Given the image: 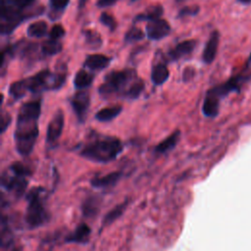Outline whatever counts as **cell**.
Segmentation results:
<instances>
[{
	"instance_id": "6da1fadb",
	"label": "cell",
	"mask_w": 251,
	"mask_h": 251,
	"mask_svg": "<svg viewBox=\"0 0 251 251\" xmlns=\"http://www.w3.org/2000/svg\"><path fill=\"white\" fill-rule=\"evenodd\" d=\"M41 113V102L39 100L24 103L19 109L14 131L15 147L17 152L26 157L32 153L38 134V120Z\"/></svg>"
},
{
	"instance_id": "7a4b0ae2",
	"label": "cell",
	"mask_w": 251,
	"mask_h": 251,
	"mask_svg": "<svg viewBox=\"0 0 251 251\" xmlns=\"http://www.w3.org/2000/svg\"><path fill=\"white\" fill-rule=\"evenodd\" d=\"M124 150V144L117 136L93 132L78 146V154L91 162L107 164L115 159Z\"/></svg>"
},
{
	"instance_id": "3957f363",
	"label": "cell",
	"mask_w": 251,
	"mask_h": 251,
	"mask_svg": "<svg viewBox=\"0 0 251 251\" xmlns=\"http://www.w3.org/2000/svg\"><path fill=\"white\" fill-rule=\"evenodd\" d=\"M66 81V74H52L49 70H43L36 75L22 80L13 82L9 87V94L16 100L23 98L26 92L40 93L44 90H57Z\"/></svg>"
},
{
	"instance_id": "277c9868",
	"label": "cell",
	"mask_w": 251,
	"mask_h": 251,
	"mask_svg": "<svg viewBox=\"0 0 251 251\" xmlns=\"http://www.w3.org/2000/svg\"><path fill=\"white\" fill-rule=\"evenodd\" d=\"M26 209L25 222L28 228H37L45 225L49 220V213L45 206V189L43 187L31 188L26 196Z\"/></svg>"
},
{
	"instance_id": "5b68a950",
	"label": "cell",
	"mask_w": 251,
	"mask_h": 251,
	"mask_svg": "<svg viewBox=\"0 0 251 251\" xmlns=\"http://www.w3.org/2000/svg\"><path fill=\"white\" fill-rule=\"evenodd\" d=\"M31 176L30 168L20 162L10 165L1 175V186L9 194L21 198L28 184V177Z\"/></svg>"
},
{
	"instance_id": "8992f818",
	"label": "cell",
	"mask_w": 251,
	"mask_h": 251,
	"mask_svg": "<svg viewBox=\"0 0 251 251\" xmlns=\"http://www.w3.org/2000/svg\"><path fill=\"white\" fill-rule=\"evenodd\" d=\"M135 78L137 77L133 70L113 71L105 76L104 82L98 88V92L104 98L118 94L125 97L126 92Z\"/></svg>"
},
{
	"instance_id": "52a82bcc",
	"label": "cell",
	"mask_w": 251,
	"mask_h": 251,
	"mask_svg": "<svg viewBox=\"0 0 251 251\" xmlns=\"http://www.w3.org/2000/svg\"><path fill=\"white\" fill-rule=\"evenodd\" d=\"M247 78V75H243L242 74H238L237 75H234L232 77H230L228 80H226V82L219 84L213 88H211L210 90L207 91V95L217 99L218 101H220L221 98H223L224 96L227 95L229 92L232 91H238L240 88L241 83Z\"/></svg>"
},
{
	"instance_id": "ba28073f",
	"label": "cell",
	"mask_w": 251,
	"mask_h": 251,
	"mask_svg": "<svg viewBox=\"0 0 251 251\" xmlns=\"http://www.w3.org/2000/svg\"><path fill=\"white\" fill-rule=\"evenodd\" d=\"M65 124V117L62 110H58L53 117L51 118L50 122L47 126L46 130V143L49 147H54L58 140L60 139V136L63 132V127Z\"/></svg>"
},
{
	"instance_id": "9c48e42d",
	"label": "cell",
	"mask_w": 251,
	"mask_h": 251,
	"mask_svg": "<svg viewBox=\"0 0 251 251\" xmlns=\"http://www.w3.org/2000/svg\"><path fill=\"white\" fill-rule=\"evenodd\" d=\"M70 103L77 118V121L79 123H83L86 119L87 112L90 106L89 93L84 90H78L72 96Z\"/></svg>"
},
{
	"instance_id": "30bf717a",
	"label": "cell",
	"mask_w": 251,
	"mask_h": 251,
	"mask_svg": "<svg viewBox=\"0 0 251 251\" xmlns=\"http://www.w3.org/2000/svg\"><path fill=\"white\" fill-rule=\"evenodd\" d=\"M170 32L171 25L163 19L150 21L146 25V34L150 40H160L169 35Z\"/></svg>"
},
{
	"instance_id": "8fae6325",
	"label": "cell",
	"mask_w": 251,
	"mask_h": 251,
	"mask_svg": "<svg viewBox=\"0 0 251 251\" xmlns=\"http://www.w3.org/2000/svg\"><path fill=\"white\" fill-rule=\"evenodd\" d=\"M219 42H220V33L218 32V30H214L210 34L209 39L206 42L205 48L202 53V60L205 64H211L215 60L218 52Z\"/></svg>"
},
{
	"instance_id": "7c38bea8",
	"label": "cell",
	"mask_w": 251,
	"mask_h": 251,
	"mask_svg": "<svg viewBox=\"0 0 251 251\" xmlns=\"http://www.w3.org/2000/svg\"><path fill=\"white\" fill-rule=\"evenodd\" d=\"M90 233H91V228L86 224H80L75 228L74 231H72L65 237V242L86 244L89 241Z\"/></svg>"
},
{
	"instance_id": "4fadbf2b",
	"label": "cell",
	"mask_w": 251,
	"mask_h": 251,
	"mask_svg": "<svg viewBox=\"0 0 251 251\" xmlns=\"http://www.w3.org/2000/svg\"><path fill=\"white\" fill-rule=\"evenodd\" d=\"M123 174L122 172H112L110 174H107L103 176H94L91 178L90 183L93 187L99 188V189H106V188H111L115 186L118 181L122 178Z\"/></svg>"
},
{
	"instance_id": "5bb4252c",
	"label": "cell",
	"mask_w": 251,
	"mask_h": 251,
	"mask_svg": "<svg viewBox=\"0 0 251 251\" xmlns=\"http://www.w3.org/2000/svg\"><path fill=\"white\" fill-rule=\"evenodd\" d=\"M196 40L194 39H189V40H184L180 43H178L174 49H172L169 53L168 56L170 57L171 60L176 61L188 54H190L195 46H196Z\"/></svg>"
},
{
	"instance_id": "9a60e30c",
	"label": "cell",
	"mask_w": 251,
	"mask_h": 251,
	"mask_svg": "<svg viewBox=\"0 0 251 251\" xmlns=\"http://www.w3.org/2000/svg\"><path fill=\"white\" fill-rule=\"evenodd\" d=\"M180 136V131L176 130L173 133H171L169 136H167L165 139H163L160 143H158L154 148V153L158 155L166 154L169 151L173 150L176 145L177 144Z\"/></svg>"
},
{
	"instance_id": "2e32d148",
	"label": "cell",
	"mask_w": 251,
	"mask_h": 251,
	"mask_svg": "<svg viewBox=\"0 0 251 251\" xmlns=\"http://www.w3.org/2000/svg\"><path fill=\"white\" fill-rule=\"evenodd\" d=\"M111 59L103 54H92L86 57L84 67L91 71H100L106 69L110 65Z\"/></svg>"
},
{
	"instance_id": "e0dca14e",
	"label": "cell",
	"mask_w": 251,
	"mask_h": 251,
	"mask_svg": "<svg viewBox=\"0 0 251 251\" xmlns=\"http://www.w3.org/2000/svg\"><path fill=\"white\" fill-rule=\"evenodd\" d=\"M123 111V107L120 105H115L111 107H106L103 109H100L95 114V119L101 123H106L114 120L117 118L121 112Z\"/></svg>"
},
{
	"instance_id": "ac0fdd59",
	"label": "cell",
	"mask_w": 251,
	"mask_h": 251,
	"mask_svg": "<svg viewBox=\"0 0 251 251\" xmlns=\"http://www.w3.org/2000/svg\"><path fill=\"white\" fill-rule=\"evenodd\" d=\"M169 75V70L164 64H157L151 71V80L153 84L157 86L164 84L168 80Z\"/></svg>"
},
{
	"instance_id": "d6986e66",
	"label": "cell",
	"mask_w": 251,
	"mask_h": 251,
	"mask_svg": "<svg viewBox=\"0 0 251 251\" xmlns=\"http://www.w3.org/2000/svg\"><path fill=\"white\" fill-rule=\"evenodd\" d=\"M93 79H94V76L92 74L84 70H80L75 74L74 77V85L76 89L82 90L86 87H89L93 82Z\"/></svg>"
},
{
	"instance_id": "ffe728a7",
	"label": "cell",
	"mask_w": 251,
	"mask_h": 251,
	"mask_svg": "<svg viewBox=\"0 0 251 251\" xmlns=\"http://www.w3.org/2000/svg\"><path fill=\"white\" fill-rule=\"evenodd\" d=\"M163 7L161 5H153L147 8V10L144 13L138 14L135 19L134 22H138V21H154V20H158L160 19V17L163 15Z\"/></svg>"
},
{
	"instance_id": "44dd1931",
	"label": "cell",
	"mask_w": 251,
	"mask_h": 251,
	"mask_svg": "<svg viewBox=\"0 0 251 251\" xmlns=\"http://www.w3.org/2000/svg\"><path fill=\"white\" fill-rule=\"evenodd\" d=\"M48 25L45 21H37L31 23L26 29V33L29 37L39 38L47 33Z\"/></svg>"
},
{
	"instance_id": "7402d4cb",
	"label": "cell",
	"mask_w": 251,
	"mask_h": 251,
	"mask_svg": "<svg viewBox=\"0 0 251 251\" xmlns=\"http://www.w3.org/2000/svg\"><path fill=\"white\" fill-rule=\"evenodd\" d=\"M127 206V201H124L123 203L117 205L116 207H114L112 210H110L104 217L103 219V226H106L108 225H111L114 221H116L118 218H120L123 213L125 212V210L126 209Z\"/></svg>"
},
{
	"instance_id": "603a6c76",
	"label": "cell",
	"mask_w": 251,
	"mask_h": 251,
	"mask_svg": "<svg viewBox=\"0 0 251 251\" xmlns=\"http://www.w3.org/2000/svg\"><path fill=\"white\" fill-rule=\"evenodd\" d=\"M83 33L85 38V44L89 49H99L102 46V37L96 30L86 29L83 31Z\"/></svg>"
},
{
	"instance_id": "cb8c5ba5",
	"label": "cell",
	"mask_w": 251,
	"mask_h": 251,
	"mask_svg": "<svg viewBox=\"0 0 251 251\" xmlns=\"http://www.w3.org/2000/svg\"><path fill=\"white\" fill-rule=\"evenodd\" d=\"M63 49L61 42L55 39H48L41 44V52L46 56H53L60 53Z\"/></svg>"
},
{
	"instance_id": "d4e9b609",
	"label": "cell",
	"mask_w": 251,
	"mask_h": 251,
	"mask_svg": "<svg viewBox=\"0 0 251 251\" xmlns=\"http://www.w3.org/2000/svg\"><path fill=\"white\" fill-rule=\"evenodd\" d=\"M81 211L84 217H94L99 211V202L97 198L89 197L85 199L81 206Z\"/></svg>"
},
{
	"instance_id": "484cf974",
	"label": "cell",
	"mask_w": 251,
	"mask_h": 251,
	"mask_svg": "<svg viewBox=\"0 0 251 251\" xmlns=\"http://www.w3.org/2000/svg\"><path fill=\"white\" fill-rule=\"evenodd\" d=\"M144 87H145L144 81L141 78H136L131 83V85L128 87L127 91L126 92L125 98L131 99V100L137 99L140 96V94L142 93V91L144 90Z\"/></svg>"
},
{
	"instance_id": "4316f807",
	"label": "cell",
	"mask_w": 251,
	"mask_h": 251,
	"mask_svg": "<svg viewBox=\"0 0 251 251\" xmlns=\"http://www.w3.org/2000/svg\"><path fill=\"white\" fill-rule=\"evenodd\" d=\"M144 38V32L135 26H132L128 29V31L125 34V41L126 43H132L135 41L142 40Z\"/></svg>"
},
{
	"instance_id": "83f0119b",
	"label": "cell",
	"mask_w": 251,
	"mask_h": 251,
	"mask_svg": "<svg viewBox=\"0 0 251 251\" xmlns=\"http://www.w3.org/2000/svg\"><path fill=\"white\" fill-rule=\"evenodd\" d=\"M99 21H100V23H101L103 25L107 26L111 31H114V30L117 28V25H118L117 21H116L115 18H114L111 14H109V13H106V12L102 13V14L100 15Z\"/></svg>"
},
{
	"instance_id": "f1b7e54d",
	"label": "cell",
	"mask_w": 251,
	"mask_h": 251,
	"mask_svg": "<svg viewBox=\"0 0 251 251\" xmlns=\"http://www.w3.org/2000/svg\"><path fill=\"white\" fill-rule=\"evenodd\" d=\"M199 6L192 5V6H186L180 9L177 13V18H183L187 16H196L199 13Z\"/></svg>"
},
{
	"instance_id": "f546056e",
	"label": "cell",
	"mask_w": 251,
	"mask_h": 251,
	"mask_svg": "<svg viewBox=\"0 0 251 251\" xmlns=\"http://www.w3.org/2000/svg\"><path fill=\"white\" fill-rule=\"evenodd\" d=\"M64 35H65V29L61 25H53L49 32V38L55 39V40H59Z\"/></svg>"
},
{
	"instance_id": "4dcf8cb0",
	"label": "cell",
	"mask_w": 251,
	"mask_h": 251,
	"mask_svg": "<svg viewBox=\"0 0 251 251\" xmlns=\"http://www.w3.org/2000/svg\"><path fill=\"white\" fill-rule=\"evenodd\" d=\"M49 3L51 9L55 12H58L66 9L70 3V0H49Z\"/></svg>"
},
{
	"instance_id": "1f68e13d",
	"label": "cell",
	"mask_w": 251,
	"mask_h": 251,
	"mask_svg": "<svg viewBox=\"0 0 251 251\" xmlns=\"http://www.w3.org/2000/svg\"><path fill=\"white\" fill-rule=\"evenodd\" d=\"M195 75V71L193 68L191 67H187L184 69L183 71V74H182V78L184 81H187V80H190Z\"/></svg>"
},
{
	"instance_id": "d6a6232c",
	"label": "cell",
	"mask_w": 251,
	"mask_h": 251,
	"mask_svg": "<svg viewBox=\"0 0 251 251\" xmlns=\"http://www.w3.org/2000/svg\"><path fill=\"white\" fill-rule=\"evenodd\" d=\"M10 123H11V117H10L9 113L2 114V123H1V131L2 132L5 131L7 126L10 125Z\"/></svg>"
},
{
	"instance_id": "836d02e7",
	"label": "cell",
	"mask_w": 251,
	"mask_h": 251,
	"mask_svg": "<svg viewBox=\"0 0 251 251\" xmlns=\"http://www.w3.org/2000/svg\"><path fill=\"white\" fill-rule=\"evenodd\" d=\"M119 0H98L97 1V6L99 8H106L109 6H113L116 4Z\"/></svg>"
},
{
	"instance_id": "e575fe53",
	"label": "cell",
	"mask_w": 251,
	"mask_h": 251,
	"mask_svg": "<svg viewBox=\"0 0 251 251\" xmlns=\"http://www.w3.org/2000/svg\"><path fill=\"white\" fill-rule=\"evenodd\" d=\"M87 1H88V0H78V4H77L78 8H79V9H82V8L85 6V4L87 3Z\"/></svg>"
},
{
	"instance_id": "d590c367",
	"label": "cell",
	"mask_w": 251,
	"mask_h": 251,
	"mask_svg": "<svg viewBox=\"0 0 251 251\" xmlns=\"http://www.w3.org/2000/svg\"><path fill=\"white\" fill-rule=\"evenodd\" d=\"M239 3H241V4H249V3H251V0H237Z\"/></svg>"
},
{
	"instance_id": "8d00e7d4",
	"label": "cell",
	"mask_w": 251,
	"mask_h": 251,
	"mask_svg": "<svg viewBox=\"0 0 251 251\" xmlns=\"http://www.w3.org/2000/svg\"><path fill=\"white\" fill-rule=\"evenodd\" d=\"M248 62L251 64V53H250V56H249V60H248Z\"/></svg>"
},
{
	"instance_id": "74e56055",
	"label": "cell",
	"mask_w": 251,
	"mask_h": 251,
	"mask_svg": "<svg viewBox=\"0 0 251 251\" xmlns=\"http://www.w3.org/2000/svg\"><path fill=\"white\" fill-rule=\"evenodd\" d=\"M131 2H134V1H137V0H130Z\"/></svg>"
}]
</instances>
